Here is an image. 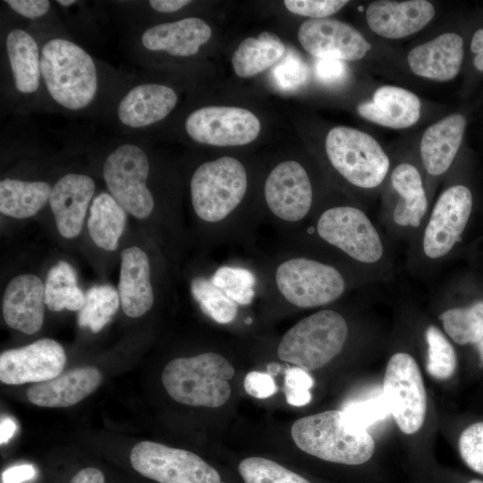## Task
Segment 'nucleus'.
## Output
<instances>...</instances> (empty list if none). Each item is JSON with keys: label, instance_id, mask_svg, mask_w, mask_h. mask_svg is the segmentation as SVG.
<instances>
[{"label": "nucleus", "instance_id": "obj_1", "mask_svg": "<svg viewBox=\"0 0 483 483\" xmlns=\"http://www.w3.org/2000/svg\"><path fill=\"white\" fill-rule=\"evenodd\" d=\"M36 36L47 112L106 120L130 74L94 57L71 34Z\"/></svg>", "mask_w": 483, "mask_h": 483}, {"label": "nucleus", "instance_id": "obj_2", "mask_svg": "<svg viewBox=\"0 0 483 483\" xmlns=\"http://www.w3.org/2000/svg\"><path fill=\"white\" fill-rule=\"evenodd\" d=\"M1 97L10 113L47 112L38 38L7 12L1 18Z\"/></svg>", "mask_w": 483, "mask_h": 483}, {"label": "nucleus", "instance_id": "obj_3", "mask_svg": "<svg viewBox=\"0 0 483 483\" xmlns=\"http://www.w3.org/2000/svg\"><path fill=\"white\" fill-rule=\"evenodd\" d=\"M291 436L301 451L340 464H362L375 450L374 439L368 430L351 425L343 411L301 418L292 424Z\"/></svg>", "mask_w": 483, "mask_h": 483}, {"label": "nucleus", "instance_id": "obj_4", "mask_svg": "<svg viewBox=\"0 0 483 483\" xmlns=\"http://www.w3.org/2000/svg\"><path fill=\"white\" fill-rule=\"evenodd\" d=\"M102 162V177L108 192L133 216L148 217L155 198L148 187L151 161L140 137L111 138Z\"/></svg>", "mask_w": 483, "mask_h": 483}, {"label": "nucleus", "instance_id": "obj_5", "mask_svg": "<svg viewBox=\"0 0 483 483\" xmlns=\"http://www.w3.org/2000/svg\"><path fill=\"white\" fill-rule=\"evenodd\" d=\"M234 372L223 355L209 352L172 360L163 370L162 383L177 402L217 408L230 398Z\"/></svg>", "mask_w": 483, "mask_h": 483}, {"label": "nucleus", "instance_id": "obj_6", "mask_svg": "<svg viewBox=\"0 0 483 483\" xmlns=\"http://www.w3.org/2000/svg\"><path fill=\"white\" fill-rule=\"evenodd\" d=\"M347 336L348 326L340 313L320 310L301 319L283 335L277 355L302 369L315 370L342 352Z\"/></svg>", "mask_w": 483, "mask_h": 483}, {"label": "nucleus", "instance_id": "obj_7", "mask_svg": "<svg viewBox=\"0 0 483 483\" xmlns=\"http://www.w3.org/2000/svg\"><path fill=\"white\" fill-rule=\"evenodd\" d=\"M247 188V172L238 159L225 156L204 162L191 177L193 210L202 221L220 224L239 207Z\"/></svg>", "mask_w": 483, "mask_h": 483}, {"label": "nucleus", "instance_id": "obj_8", "mask_svg": "<svg viewBox=\"0 0 483 483\" xmlns=\"http://www.w3.org/2000/svg\"><path fill=\"white\" fill-rule=\"evenodd\" d=\"M179 101L176 90L168 84L129 75L106 121L124 137H140L163 122Z\"/></svg>", "mask_w": 483, "mask_h": 483}, {"label": "nucleus", "instance_id": "obj_9", "mask_svg": "<svg viewBox=\"0 0 483 483\" xmlns=\"http://www.w3.org/2000/svg\"><path fill=\"white\" fill-rule=\"evenodd\" d=\"M326 153L332 166L351 184L372 189L382 183L389 158L371 135L347 126H335L326 138Z\"/></svg>", "mask_w": 483, "mask_h": 483}, {"label": "nucleus", "instance_id": "obj_10", "mask_svg": "<svg viewBox=\"0 0 483 483\" xmlns=\"http://www.w3.org/2000/svg\"><path fill=\"white\" fill-rule=\"evenodd\" d=\"M274 280L279 294L301 309L329 304L345 290V281L338 269L305 257L283 260L275 267Z\"/></svg>", "mask_w": 483, "mask_h": 483}, {"label": "nucleus", "instance_id": "obj_11", "mask_svg": "<svg viewBox=\"0 0 483 483\" xmlns=\"http://www.w3.org/2000/svg\"><path fill=\"white\" fill-rule=\"evenodd\" d=\"M212 36L210 26L201 18L185 17L129 32L126 50L139 65L157 55L189 58L196 55Z\"/></svg>", "mask_w": 483, "mask_h": 483}, {"label": "nucleus", "instance_id": "obj_12", "mask_svg": "<svg viewBox=\"0 0 483 483\" xmlns=\"http://www.w3.org/2000/svg\"><path fill=\"white\" fill-rule=\"evenodd\" d=\"M130 462L140 474L159 483H223L217 470L199 455L157 442L136 444Z\"/></svg>", "mask_w": 483, "mask_h": 483}, {"label": "nucleus", "instance_id": "obj_13", "mask_svg": "<svg viewBox=\"0 0 483 483\" xmlns=\"http://www.w3.org/2000/svg\"><path fill=\"white\" fill-rule=\"evenodd\" d=\"M383 395L399 428L411 435L425 420L427 395L419 368L408 353L394 354L386 366Z\"/></svg>", "mask_w": 483, "mask_h": 483}, {"label": "nucleus", "instance_id": "obj_14", "mask_svg": "<svg viewBox=\"0 0 483 483\" xmlns=\"http://www.w3.org/2000/svg\"><path fill=\"white\" fill-rule=\"evenodd\" d=\"M321 239L363 263L378 261L384 251L379 234L360 209L336 206L324 211L317 223Z\"/></svg>", "mask_w": 483, "mask_h": 483}, {"label": "nucleus", "instance_id": "obj_15", "mask_svg": "<svg viewBox=\"0 0 483 483\" xmlns=\"http://www.w3.org/2000/svg\"><path fill=\"white\" fill-rule=\"evenodd\" d=\"M183 129L191 140L199 144L242 146L256 140L260 122L244 108L207 106L191 111L184 120Z\"/></svg>", "mask_w": 483, "mask_h": 483}, {"label": "nucleus", "instance_id": "obj_16", "mask_svg": "<svg viewBox=\"0 0 483 483\" xmlns=\"http://www.w3.org/2000/svg\"><path fill=\"white\" fill-rule=\"evenodd\" d=\"M472 209V195L464 185L445 190L437 199L425 229L423 250L427 257L446 255L461 240Z\"/></svg>", "mask_w": 483, "mask_h": 483}, {"label": "nucleus", "instance_id": "obj_17", "mask_svg": "<svg viewBox=\"0 0 483 483\" xmlns=\"http://www.w3.org/2000/svg\"><path fill=\"white\" fill-rule=\"evenodd\" d=\"M264 196L270 212L286 223L301 221L313 201L312 186L305 168L297 161L278 164L267 177Z\"/></svg>", "mask_w": 483, "mask_h": 483}, {"label": "nucleus", "instance_id": "obj_18", "mask_svg": "<svg viewBox=\"0 0 483 483\" xmlns=\"http://www.w3.org/2000/svg\"><path fill=\"white\" fill-rule=\"evenodd\" d=\"M66 355L55 340L43 338L0 355V380L7 385L40 383L59 376Z\"/></svg>", "mask_w": 483, "mask_h": 483}, {"label": "nucleus", "instance_id": "obj_19", "mask_svg": "<svg viewBox=\"0 0 483 483\" xmlns=\"http://www.w3.org/2000/svg\"><path fill=\"white\" fill-rule=\"evenodd\" d=\"M301 47L318 58L357 61L371 49L363 35L348 23L336 19H309L298 31Z\"/></svg>", "mask_w": 483, "mask_h": 483}, {"label": "nucleus", "instance_id": "obj_20", "mask_svg": "<svg viewBox=\"0 0 483 483\" xmlns=\"http://www.w3.org/2000/svg\"><path fill=\"white\" fill-rule=\"evenodd\" d=\"M95 191L94 179L83 173H67L53 184L48 203L63 237L71 239L80 233Z\"/></svg>", "mask_w": 483, "mask_h": 483}, {"label": "nucleus", "instance_id": "obj_21", "mask_svg": "<svg viewBox=\"0 0 483 483\" xmlns=\"http://www.w3.org/2000/svg\"><path fill=\"white\" fill-rule=\"evenodd\" d=\"M435 14L434 5L426 0H377L369 4L366 21L378 36L399 39L422 30Z\"/></svg>", "mask_w": 483, "mask_h": 483}, {"label": "nucleus", "instance_id": "obj_22", "mask_svg": "<svg viewBox=\"0 0 483 483\" xmlns=\"http://www.w3.org/2000/svg\"><path fill=\"white\" fill-rule=\"evenodd\" d=\"M44 284L35 275H20L5 288L2 309L5 323L27 335L37 333L44 322Z\"/></svg>", "mask_w": 483, "mask_h": 483}, {"label": "nucleus", "instance_id": "obj_23", "mask_svg": "<svg viewBox=\"0 0 483 483\" xmlns=\"http://www.w3.org/2000/svg\"><path fill=\"white\" fill-rule=\"evenodd\" d=\"M463 55L462 38L456 33L446 32L413 47L407 55V62L417 76L447 81L458 75Z\"/></svg>", "mask_w": 483, "mask_h": 483}, {"label": "nucleus", "instance_id": "obj_24", "mask_svg": "<svg viewBox=\"0 0 483 483\" xmlns=\"http://www.w3.org/2000/svg\"><path fill=\"white\" fill-rule=\"evenodd\" d=\"M101 381L102 374L98 369L79 367L30 386L26 396L31 403L40 407H69L93 393Z\"/></svg>", "mask_w": 483, "mask_h": 483}, {"label": "nucleus", "instance_id": "obj_25", "mask_svg": "<svg viewBox=\"0 0 483 483\" xmlns=\"http://www.w3.org/2000/svg\"><path fill=\"white\" fill-rule=\"evenodd\" d=\"M421 103L413 92L393 85L377 88L370 100L361 102L357 112L363 119L390 129H406L420 117Z\"/></svg>", "mask_w": 483, "mask_h": 483}, {"label": "nucleus", "instance_id": "obj_26", "mask_svg": "<svg viewBox=\"0 0 483 483\" xmlns=\"http://www.w3.org/2000/svg\"><path fill=\"white\" fill-rule=\"evenodd\" d=\"M118 285L123 312L139 318L148 312L154 302L148 255L138 247L124 249L121 253Z\"/></svg>", "mask_w": 483, "mask_h": 483}, {"label": "nucleus", "instance_id": "obj_27", "mask_svg": "<svg viewBox=\"0 0 483 483\" xmlns=\"http://www.w3.org/2000/svg\"><path fill=\"white\" fill-rule=\"evenodd\" d=\"M466 119L461 114L447 115L431 124L420 140V157L426 171L440 175L451 166L462 141Z\"/></svg>", "mask_w": 483, "mask_h": 483}, {"label": "nucleus", "instance_id": "obj_28", "mask_svg": "<svg viewBox=\"0 0 483 483\" xmlns=\"http://www.w3.org/2000/svg\"><path fill=\"white\" fill-rule=\"evenodd\" d=\"M391 182L400 196L393 212L394 223L401 226L418 227L428 209L419 170L410 163H401L394 167Z\"/></svg>", "mask_w": 483, "mask_h": 483}, {"label": "nucleus", "instance_id": "obj_29", "mask_svg": "<svg viewBox=\"0 0 483 483\" xmlns=\"http://www.w3.org/2000/svg\"><path fill=\"white\" fill-rule=\"evenodd\" d=\"M52 187L47 181L4 177L0 182V212L17 219L30 217L49 201Z\"/></svg>", "mask_w": 483, "mask_h": 483}, {"label": "nucleus", "instance_id": "obj_30", "mask_svg": "<svg viewBox=\"0 0 483 483\" xmlns=\"http://www.w3.org/2000/svg\"><path fill=\"white\" fill-rule=\"evenodd\" d=\"M285 53L283 41L275 34L261 32L258 38L243 39L233 52L232 64L242 78L254 76L277 64Z\"/></svg>", "mask_w": 483, "mask_h": 483}, {"label": "nucleus", "instance_id": "obj_31", "mask_svg": "<svg viewBox=\"0 0 483 483\" xmlns=\"http://www.w3.org/2000/svg\"><path fill=\"white\" fill-rule=\"evenodd\" d=\"M125 224L126 211L109 192L102 191L93 199L88 229L97 246L108 251L116 250Z\"/></svg>", "mask_w": 483, "mask_h": 483}, {"label": "nucleus", "instance_id": "obj_32", "mask_svg": "<svg viewBox=\"0 0 483 483\" xmlns=\"http://www.w3.org/2000/svg\"><path fill=\"white\" fill-rule=\"evenodd\" d=\"M2 4L7 13L24 23L35 35L71 34L55 2L4 0Z\"/></svg>", "mask_w": 483, "mask_h": 483}, {"label": "nucleus", "instance_id": "obj_33", "mask_svg": "<svg viewBox=\"0 0 483 483\" xmlns=\"http://www.w3.org/2000/svg\"><path fill=\"white\" fill-rule=\"evenodd\" d=\"M45 304L55 312L64 309L80 310L85 295L78 286L74 268L65 261H59L50 268L44 284Z\"/></svg>", "mask_w": 483, "mask_h": 483}, {"label": "nucleus", "instance_id": "obj_34", "mask_svg": "<svg viewBox=\"0 0 483 483\" xmlns=\"http://www.w3.org/2000/svg\"><path fill=\"white\" fill-rule=\"evenodd\" d=\"M119 304V292L113 286H92L85 294V303L79 310L78 325L97 333L111 321Z\"/></svg>", "mask_w": 483, "mask_h": 483}, {"label": "nucleus", "instance_id": "obj_35", "mask_svg": "<svg viewBox=\"0 0 483 483\" xmlns=\"http://www.w3.org/2000/svg\"><path fill=\"white\" fill-rule=\"evenodd\" d=\"M439 318L445 333L458 344L478 343L483 337V301L447 309Z\"/></svg>", "mask_w": 483, "mask_h": 483}, {"label": "nucleus", "instance_id": "obj_36", "mask_svg": "<svg viewBox=\"0 0 483 483\" xmlns=\"http://www.w3.org/2000/svg\"><path fill=\"white\" fill-rule=\"evenodd\" d=\"M191 290L201 310L216 323L225 325L236 318L240 305L229 298L210 278H193Z\"/></svg>", "mask_w": 483, "mask_h": 483}, {"label": "nucleus", "instance_id": "obj_37", "mask_svg": "<svg viewBox=\"0 0 483 483\" xmlns=\"http://www.w3.org/2000/svg\"><path fill=\"white\" fill-rule=\"evenodd\" d=\"M245 483H310L302 476L263 457H249L238 466Z\"/></svg>", "mask_w": 483, "mask_h": 483}, {"label": "nucleus", "instance_id": "obj_38", "mask_svg": "<svg viewBox=\"0 0 483 483\" xmlns=\"http://www.w3.org/2000/svg\"><path fill=\"white\" fill-rule=\"evenodd\" d=\"M425 337L428 344L426 369L437 379H447L455 371L457 360L453 345L443 333L436 326L426 329Z\"/></svg>", "mask_w": 483, "mask_h": 483}, {"label": "nucleus", "instance_id": "obj_39", "mask_svg": "<svg viewBox=\"0 0 483 483\" xmlns=\"http://www.w3.org/2000/svg\"><path fill=\"white\" fill-rule=\"evenodd\" d=\"M210 279L239 305H249L255 296V278L247 269L222 267Z\"/></svg>", "mask_w": 483, "mask_h": 483}, {"label": "nucleus", "instance_id": "obj_40", "mask_svg": "<svg viewBox=\"0 0 483 483\" xmlns=\"http://www.w3.org/2000/svg\"><path fill=\"white\" fill-rule=\"evenodd\" d=\"M343 411L351 425L362 429H367L369 426L384 419L390 413L383 394L377 397L352 402Z\"/></svg>", "mask_w": 483, "mask_h": 483}, {"label": "nucleus", "instance_id": "obj_41", "mask_svg": "<svg viewBox=\"0 0 483 483\" xmlns=\"http://www.w3.org/2000/svg\"><path fill=\"white\" fill-rule=\"evenodd\" d=\"M272 74L279 88L292 90L305 83L309 76V69L300 55L289 51L275 65Z\"/></svg>", "mask_w": 483, "mask_h": 483}, {"label": "nucleus", "instance_id": "obj_42", "mask_svg": "<svg viewBox=\"0 0 483 483\" xmlns=\"http://www.w3.org/2000/svg\"><path fill=\"white\" fill-rule=\"evenodd\" d=\"M459 451L463 462L483 475V422L474 423L462 432Z\"/></svg>", "mask_w": 483, "mask_h": 483}, {"label": "nucleus", "instance_id": "obj_43", "mask_svg": "<svg viewBox=\"0 0 483 483\" xmlns=\"http://www.w3.org/2000/svg\"><path fill=\"white\" fill-rule=\"evenodd\" d=\"M314 380L309 373L299 367H292L285 371L284 394L286 402L295 407H301L311 401L309 389Z\"/></svg>", "mask_w": 483, "mask_h": 483}, {"label": "nucleus", "instance_id": "obj_44", "mask_svg": "<svg viewBox=\"0 0 483 483\" xmlns=\"http://www.w3.org/2000/svg\"><path fill=\"white\" fill-rule=\"evenodd\" d=\"M349 2L344 0H285V7L292 13L321 19L340 11Z\"/></svg>", "mask_w": 483, "mask_h": 483}, {"label": "nucleus", "instance_id": "obj_45", "mask_svg": "<svg viewBox=\"0 0 483 483\" xmlns=\"http://www.w3.org/2000/svg\"><path fill=\"white\" fill-rule=\"evenodd\" d=\"M246 393L257 399H266L275 394L277 386L271 375L265 372L251 371L243 381Z\"/></svg>", "mask_w": 483, "mask_h": 483}, {"label": "nucleus", "instance_id": "obj_46", "mask_svg": "<svg viewBox=\"0 0 483 483\" xmlns=\"http://www.w3.org/2000/svg\"><path fill=\"white\" fill-rule=\"evenodd\" d=\"M315 70L318 78L325 82L340 80L345 72L343 61L331 58H318Z\"/></svg>", "mask_w": 483, "mask_h": 483}, {"label": "nucleus", "instance_id": "obj_47", "mask_svg": "<svg viewBox=\"0 0 483 483\" xmlns=\"http://www.w3.org/2000/svg\"><path fill=\"white\" fill-rule=\"evenodd\" d=\"M140 3L148 11L157 13H173L181 11L193 2L189 0H150L147 2L140 1Z\"/></svg>", "mask_w": 483, "mask_h": 483}, {"label": "nucleus", "instance_id": "obj_48", "mask_svg": "<svg viewBox=\"0 0 483 483\" xmlns=\"http://www.w3.org/2000/svg\"><path fill=\"white\" fill-rule=\"evenodd\" d=\"M36 470L32 465L21 464L7 469L2 475L3 483H21L35 476Z\"/></svg>", "mask_w": 483, "mask_h": 483}, {"label": "nucleus", "instance_id": "obj_49", "mask_svg": "<svg viewBox=\"0 0 483 483\" xmlns=\"http://www.w3.org/2000/svg\"><path fill=\"white\" fill-rule=\"evenodd\" d=\"M69 483H106V480L100 470L88 467L78 471Z\"/></svg>", "mask_w": 483, "mask_h": 483}, {"label": "nucleus", "instance_id": "obj_50", "mask_svg": "<svg viewBox=\"0 0 483 483\" xmlns=\"http://www.w3.org/2000/svg\"><path fill=\"white\" fill-rule=\"evenodd\" d=\"M17 429L16 423L11 418H4L0 424V443L6 444Z\"/></svg>", "mask_w": 483, "mask_h": 483}, {"label": "nucleus", "instance_id": "obj_51", "mask_svg": "<svg viewBox=\"0 0 483 483\" xmlns=\"http://www.w3.org/2000/svg\"><path fill=\"white\" fill-rule=\"evenodd\" d=\"M470 50L476 55L483 51V29L478 30L472 36Z\"/></svg>", "mask_w": 483, "mask_h": 483}, {"label": "nucleus", "instance_id": "obj_52", "mask_svg": "<svg viewBox=\"0 0 483 483\" xmlns=\"http://www.w3.org/2000/svg\"><path fill=\"white\" fill-rule=\"evenodd\" d=\"M474 65L479 71L483 72V51L475 55Z\"/></svg>", "mask_w": 483, "mask_h": 483}, {"label": "nucleus", "instance_id": "obj_53", "mask_svg": "<svg viewBox=\"0 0 483 483\" xmlns=\"http://www.w3.org/2000/svg\"><path fill=\"white\" fill-rule=\"evenodd\" d=\"M267 373L271 376L275 375L279 371V366L275 364H271L267 367Z\"/></svg>", "mask_w": 483, "mask_h": 483}, {"label": "nucleus", "instance_id": "obj_54", "mask_svg": "<svg viewBox=\"0 0 483 483\" xmlns=\"http://www.w3.org/2000/svg\"><path fill=\"white\" fill-rule=\"evenodd\" d=\"M478 351L480 357L481 361L483 362V337L481 340L478 343Z\"/></svg>", "mask_w": 483, "mask_h": 483}, {"label": "nucleus", "instance_id": "obj_55", "mask_svg": "<svg viewBox=\"0 0 483 483\" xmlns=\"http://www.w3.org/2000/svg\"><path fill=\"white\" fill-rule=\"evenodd\" d=\"M468 483H483V481L479 480V479H472V480L469 481Z\"/></svg>", "mask_w": 483, "mask_h": 483}]
</instances>
